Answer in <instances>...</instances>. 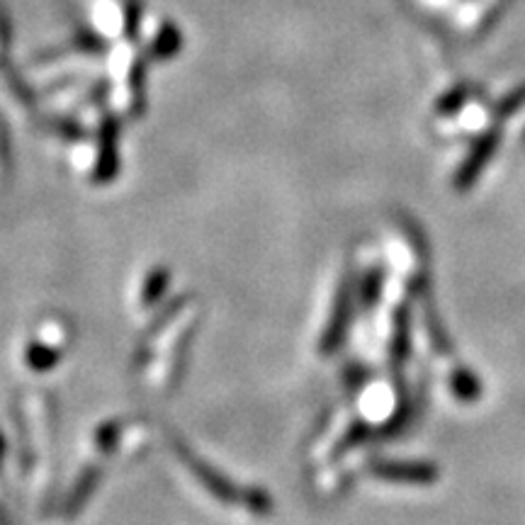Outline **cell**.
<instances>
[{
  "mask_svg": "<svg viewBox=\"0 0 525 525\" xmlns=\"http://www.w3.org/2000/svg\"><path fill=\"white\" fill-rule=\"evenodd\" d=\"M353 299H355L353 275H346L341 282V287H338L336 299H333L329 324H326L324 336H321V343H319L321 353L324 355L336 353V350L341 348V343L346 341L348 326H350V321H353Z\"/></svg>",
  "mask_w": 525,
  "mask_h": 525,
  "instance_id": "cell-1",
  "label": "cell"
},
{
  "mask_svg": "<svg viewBox=\"0 0 525 525\" xmlns=\"http://www.w3.org/2000/svg\"><path fill=\"white\" fill-rule=\"evenodd\" d=\"M377 479L394 484H433L440 477L433 462H406V460H377L370 465Z\"/></svg>",
  "mask_w": 525,
  "mask_h": 525,
  "instance_id": "cell-2",
  "label": "cell"
},
{
  "mask_svg": "<svg viewBox=\"0 0 525 525\" xmlns=\"http://www.w3.org/2000/svg\"><path fill=\"white\" fill-rule=\"evenodd\" d=\"M120 171V122L107 117L100 129V144H98V161H95V183L105 185L115 180Z\"/></svg>",
  "mask_w": 525,
  "mask_h": 525,
  "instance_id": "cell-3",
  "label": "cell"
},
{
  "mask_svg": "<svg viewBox=\"0 0 525 525\" xmlns=\"http://www.w3.org/2000/svg\"><path fill=\"white\" fill-rule=\"evenodd\" d=\"M496 144H499V137H496L494 132L487 134V137H482L477 144H474L470 156L465 158V163H462L460 171H457V178H455L457 190L472 188L474 180L479 178V173H482L484 166L491 161V154H494Z\"/></svg>",
  "mask_w": 525,
  "mask_h": 525,
  "instance_id": "cell-4",
  "label": "cell"
},
{
  "mask_svg": "<svg viewBox=\"0 0 525 525\" xmlns=\"http://www.w3.org/2000/svg\"><path fill=\"white\" fill-rule=\"evenodd\" d=\"M411 353V312L406 307H399L394 314V333L392 346H389V360H392V372L399 375L404 370L406 360Z\"/></svg>",
  "mask_w": 525,
  "mask_h": 525,
  "instance_id": "cell-5",
  "label": "cell"
},
{
  "mask_svg": "<svg viewBox=\"0 0 525 525\" xmlns=\"http://www.w3.org/2000/svg\"><path fill=\"white\" fill-rule=\"evenodd\" d=\"M416 295L423 297V321H426V333H428V341H431L433 350H436L438 355H450L453 353V343H450L448 333L443 329V321H440V316L436 312V307H433L431 302V295L426 299V292L428 287L426 285H416Z\"/></svg>",
  "mask_w": 525,
  "mask_h": 525,
  "instance_id": "cell-6",
  "label": "cell"
},
{
  "mask_svg": "<svg viewBox=\"0 0 525 525\" xmlns=\"http://www.w3.org/2000/svg\"><path fill=\"white\" fill-rule=\"evenodd\" d=\"M61 358H64L61 348L47 346V343H39V341L30 343L25 353V363L35 372H49L61 363Z\"/></svg>",
  "mask_w": 525,
  "mask_h": 525,
  "instance_id": "cell-7",
  "label": "cell"
},
{
  "mask_svg": "<svg viewBox=\"0 0 525 525\" xmlns=\"http://www.w3.org/2000/svg\"><path fill=\"white\" fill-rule=\"evenodd\" d=\"M450 387H453V394L460 402H474L482 394L479 377L470 368H457L450 377Z\"/></svg>",
  "mask_w": 525,
  "mask_h": 525,
  "instance_id": "cell-8",
  "label": "cell"
},
{
  "mask_svg": "<svg viewBox=\"0 0 525 525\" xmlns=\"http://www.w3.org/2000/svg\"><path fill=\"white\" fill-rule=\"evenodd\" d=\"M180 30L173 25H163L161 32H158L154 44L149 47V54L154 56V59L163 61V59H171L173 54L180 52Z\"/></svg>",
  "mask_w": 525,
  "mask_h": 525,
  "instance_id": "cell-9",
  "label": "cell"
},
{
  "mask_svg": "<svg viewBox=\"0 0 525 525\" xmlns=\"http://www.w3.org/2000/svg\"><path fill=\"white\" fill-rule=\"evenodd\" d=\"M168 280H171V275H168L166 268L151 270V273L146 275L144 287H141V307H151V304H156L158 299L163 297V292H166Z\"/></svg>",
  "mask_w": 525,
  "mask_h": 525,
  "instance_id": "cell-10",
  "label": "cell"
},
{
  "mask_svg": "<svg viewBox=\"0 0 525 525\" xmlns=\"http://www.w3.org/2000/svg\"><path fill=\"white\" fill-rule=\"evenodd\" d=\"M100 479V472L98 470H88L86 474L81 477V482H76V489L71 491L69 501H66V513H76L81 511L83 504L88 501V496L93 494L95 484H98Z\"/></svg>",
  "mask_w": 525,
  "mask_h": 525,
  "instance_id": "cell-11",
  "label": "cell"
},
{
  "mask_svg": "<svg viewBox=\"0 0 525 525\" xmlns=\"http://www.w3.org/2000/svg\"><path fill=\"white\" fill-rule=\"evenodd\" d=\"M382 285H385V273H382V268L368 270L363 287H360V304H363L365 309H372L380 302Z\"/></svg>",
  "mask_w": 525,
  "mask_h": 525,
  "instance_id": "cell-12",
  "label": "cell"
},
{
  "mask_svg": "<svg viewBox=\"0 0 525 525\" xmlns=\"http://www.w3.org/2000/svg\"><path fill=\"white\" fill-rule=\"evenodd\" d=\"M117 438H120V426H115V423H112V426H103V431L98 433V445L107 450L115 445Z\"/></svg>",
  "mask_w": 525,
  "mask_h": 525,
  "instance_id": "cell-13",
  "label": "cell"
},
{
  "mask_svg": "<svg viewBox=\"0 0 525 525\" xmlns=\"http://www.w3.org/2000/svg\"><path fill=\"white\" fill-rule=\"evenodd\" d=\"M139 32V3L129 0L127 3V35L134 37Z\"/></svg>",
  "mask_w": 525,
  "mask_h": 525,
  "instance_id": "cell-14",
  "label": "cell"
},
{
  "mask_svg": "<svg viewBox=\"0 0 525 525\" xmlns=\"http://www.w3.org/2000/svg\"><path fill=\"white\" fill-rule=\"evenodd\" d=\"M3 453H5V440L0 436V460H3Z\"/></svg>",
  "mask_w": 525,
  "mask_h": 525,
  "instance_id": "cell-15",
  "label": "cell"
}]
</instances>
